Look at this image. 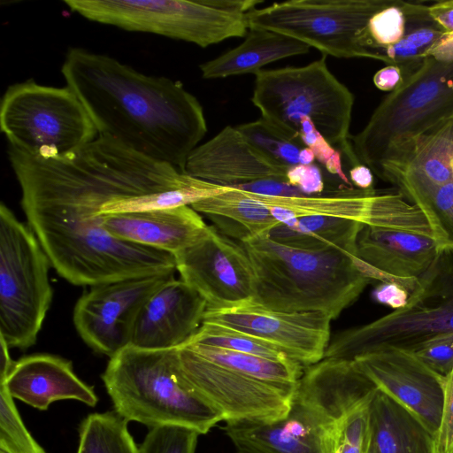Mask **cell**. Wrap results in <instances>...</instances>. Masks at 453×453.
Returning <instances> with one entry per match:
<instances>
[{
    "label": "cell",
    "instance_id": "277c9868",
    "mask_svg": "<svg viewBox=\"0 0 453 453\" xmlns=\"http://www.w3.org/2000/svg\"><path fill=\"white\" fill-rule=\"evenodd\" d=\"M115 411L150 428L178 425L207 434L222 415L184 376L178 349L127 346L113 357L102 375Z\"/></svg>",
    "mask_w": 453,
    "mask_h": 453
},
{
    "label": "cell",
    "instance_id": "f6af8a7d",
    "mask_svg": "<svg viewBox=\"0 0 453 453\" xmlns=\"http://www.w3.org/2000/svg\"><path fill=\"white\" fill-rule=\"evenodd\" d=\"M349 174V180L356 188L362 190L374 188L373 173L367 165L358 163L350 167Z\"/></svg>",
    "mask_w": 453,
    "mask_h": 453
},
{
    "label": "cell",
    "instance_id": "7c38bea8",
    "mask_svg": "<svg viewBox=\"0 0 453 453\" xmlns=\"http://www.w3.org/2000/svg\"><path fill=\"white\" fill-rule=\"evenodd\" d=\"M224 430L234 453H336L335 418L319 382L306 368L284 417L226 422Z\"/></svg>",
    "mask_w": 453,
    "mask_h": 453
},
{
    "label": "cell",
    "instance_id": "d6a6232c",
    "mask_svg": "<svg viewBox=\"0 0 453 453\" xmlns=\"http://www.w3.org/2000/svg\"><path fill=\"white\" fill-rule=\"evenodd\" d=\"M236 127L251 145L273 161L287 167L299 165V154L305 146L288 137L263 118Z\"/></svg>",
    "mask_w": 453,
    "mask_h": 453
},
{
    "label": "cell",
    "instance_id": "bcb514c9",
    "mask_svg": "<svg viewBox=\"0 0 453 453\" xmlns=\"http://www.w3.org/2000/svg\"><path fill=\"white\" fill-rule=\"evenodd\" d=\"M426 57H433L440 61H453V32L444 33L427 52Z\"/></svg>",
    "mask_w": 453,
    "mask_h": 453
},
{
    "label": "cell",
    "instance_id": "4316f807",
    "mask_svg": "<svg viewBox=\"0 0 453 453\" xmlns=\"http://www.w3.org/2000/svg\"><path fill=\"white\" fill-rule=\"evenodd\" d=\"M407 27L396 44L380 51V61L401 68L404 79L423 63L427 52L445 33L431 18L428 4L405 1Z\"/></svg>",
    "mask_w": 453,
    "mask_h": 453
},
{
    "label": "cell",
    "instance_id": "ac0fdd59",
    "mask_svg": "<svg viewBox=\"0 0 453 453\" xmlns=\"http://www.w3.org/2000/svg\"><path fill=\"white\" fill-rule=\"evenodd\" d=\"M373 173L420 210L453 180V115L391 150Z\"/></svg>",
    "mask_w": 453,
    "mask_h": 453
},
{
    "label": "cell",
    "instance_id": "8d00e7d4",
    "mask_svg": "<svg viewBox=\"0 0 453 453\" xmlns=\"http://www.w3.org/2000/svg\"><path fill=\"white\" fill-rule=\"evenodd\" d=\"M299 137L305 147L312 150L319 163L330 173L337 175L345 184L351 187L352 184L342 169V152L320 134L308 117H302L300 119Z\"/></svg>",
    "mask_w": 453,
    "mask_h": 453
},
{
    "label": "cell",
    "instance_id": "7bdbcfd3",
    "mask_svg": "<svg viewBox=\"0 0 453 453\" xmlns=\"http://www.w3.org/2000/svg\"><path fill=\"white\" fill-rule=\"evenodd\" d=\"M372 81L380 90L393 92L403 83L404 77L399 66L388 65L376 72Z\"/></svg>",
    "mask_w": 453,
    "mask_h": 453
},
{
    "label": "cell",
    "instance_id": "f35d334b",
    "mask_svg": "<svg viewBox=\"0 0 453 453\" xmlns=\"http://www.w3.org/2000/svg\"><path fill=\"white\" fill-rule=\"evenodd\" d=\"M287 181L307 196L320 195L324 180L320 168L315 165H296L288 168Z\"/></svg>",
    "mask_w": 453,
    "mask_h": 453
},
{
    "label": "cell",
    "instance_id": "484cf974",
    "mask_svg": "<svg viewBox=\"0 0 453 453\" xmlns=\"http://www.w3.org/2000/svg\"><path fill=\"white\" fill-rule=\"evenodd\" d=\"M364 224L342 218L304 216L279 224L267 237L290 247L320 250L338 248L357 256V240Z\"/></svg>",
    "mask_w": 453,
    "mask_h": 453
},
{
    "label": "cell",
    "instance_id": "8fae6325",
    "mask_svg": "<svg viewBox=\"0 0 453 453\" xmlns=\"http://www.w3.org/2000/svg\"><path fill=\"white\" fill-rule=\"evenodd\" d=\"M394 0H288L248 13L249 27L279 33L323 55L335 58L376 56L363 48L359 35L370 19Z\"/></svg>",
    "mask_w": 453,
    "mask_h": 453
},
{
    "label": "cell",
    "instance_id": "d4e9b609",
    "mask_svg": "<svg viewBox=\"0 0 453 453\" xmlns=\"http://www.w3.org/2000/svg\"><path fill=\"white\" fill-rule=\"evenodd\" d=\"M310 46L289 36L251 27L243 42L199 65L203 79L254 73L274 61L308 53Z\"/></svg>",
    "mask_w": 453,
    "mask_h": 453
},
{
    "label": "cell",
    "instance_id": "603a6c76",
    "mask_svg": "<svg viewBox=\"0 0 453 453\" xmlns=\"http://www.w3.org/2000/svg\"><path fill=\"white\" fill-rule=\"evenodd\" d=\"M439 254L432 236L401 229L364 226L357 257L368 265L400 279H417Z\"/></svg>",
    "mask_w": 453,
    "mask_h": 453
},
{
    "label": "cell",
    "instance_id": "74e56055",
    "mask_svg": "<svg viewBox=\"0 0 453 453\" xmlns=\"http://www.w3.org/2000/svg\"><path fill=\"white\" fill-rule=\"evenodd\" d=\"M411 352L428 368L445 377L453 367V333L430 338Z\"/></svg>",
    "mask_w": 453,
    "mask_h": 453
},
{
    "label": "cell",
    "instance_id": "83f0119b",
    "mask_svg": "<svg viewBox=\"0 0 453 453\" xmlns=\"http://www.w3.org/2000/svg\"><path fill=\"white\" fill-rule=\"evenodd\" d=\"M191 207L210 218L234 221L249 236H267L280 224L267 205L250 193L231 187L221 194L193 203Z\"/></svg>",
    "mask_w": 453,
    "mask_h": 453
},
{
    "label": "cell",
    "instance_id": "6da1fadb",
    "mask_svg": "<svg viewBox=\"0 0 453 453\" xmlns=\"http://www.w3.org/2000/svg\"><path fill=\"white\" fill-rule=\"evenodd\" d=\"M7 153L27 225L65 280L91 287L174 273L173 255L109 234L101 210L111 202L185 188L196 178L106 135L58 158L11 145Z\"/></svg>",
    "mask_w": 453,
    "mask_h": 453
},
{
    "label": "cell",
    "instance_id": "60d3db41",
    "mask_svg": "<svg viewBox=\"0 0 453 453\" xmlns=\"http://www.w3.org/2000/svg\"><path fill=\"white\" fill-rule=\"evenodd\" d=\"M240 190L269 196H303L298 188L278 180H260L235 187Z\"/></svg>",
    "mask_w": 453,
    "mask_h": 453
},
{
    "label": "cell",
    "instance_id": "ba28073f",
    "mask_svg": "<svg viewBox=\"0 0 453 453\" xmlns=\"http://www.w3.org/2000/svg\"><path fill=\"white\" fill-rule=\"evenodd\" d=\"M452 115L453 61L426 57L350 142L357 160L373 173L391 150Z\"/></svg>",
    "mask_w": 453,
    "mask_h": 453
},
{
    "label": "cell",
    "instance_id": "8992f818",
    "mask_svg": "<svg viewBox=\"0 0 453 453\" xmlns=\"http://www.w3.org/2000/svg\"><path fill=\"white\" fill-rule=\"evenodd\" d=\"M94 22L150 33L202 48L246 36L248 13L264 0H65Z\"/></svg>",
    "mask_w": 453,
    "mask_h": 453
},
{
    "label": "cell",
    "instance_id": "1f68e13d",
    "mask_svg": "<svg viewBox=\"0 0 453 453\" xmlns=\"http://www.w3.org/2000/svg\"><path fill=\"white\" fill-rule=\"evenodd\" d=\"M407 27L405 1L394 0L376 12L359 35L360 45L380 61V51L399 42Z\"/></svg>",
    "mask_w": 453,
    "mask_h": 453
},
{
    "label": "cell",
    "instance_id": "7a4b0ae2",
    "mask_svg": "<svg viewBox=\"0 0 453 453\" xmlns=\"http://www.w3.org/2000/svg\"><path fill=\"white\" fill-rule=\"evenodd\" d=\"M61 73L98 135L181 172L207 132L201 104L179 81L81 48L67 51Z\"/></svg>",
    "mask_w": 453,
    "mask_h": 453
},
{
    "label": "cell",
    "instance_id": "c3c4849f",
    "mask_svg": "<svg viewBox=\"0 0 453 453\" xmlns=\"http://www.w3.org/2000/svg\"><path fill=\"white\" fill-rule=\"evenodd\" d=\"M315 155L311 149L304 147L299 154V164L300 165H311L315 161Z\"/></svg>",
    "mask_w": 453,
    "mask_h": 453
},
{
    "label": "cell",
    "instance_id": "7402d4cb",
    "mask_svg": "<svg viewBox=\"0 0 453 453\" xmlns=\"http://www.w3.org/2000/svg\"><path fill=\"white\" fill-rule=\"evenodd\" d=\"M0 385L13 398L41 411L58 400L73 399L90 407L98 401L93 388L74 373L72 362L51 354L20 358Z\"/></svg>",
    "mask_w": 453,
    "mask_h": 453
},
{
    "label": "cell",
    "instance_id": "52a82bcc",
    "mask_svg": "<svg viewBox=\"0 0 453 453\" xmlns=\"http://www.w3.org/2000/svg\"><path fill=\"white\" fill-rule=\"evenodd\" d=\"M453 333V250L439 252L418 278L407 304L330 340L324 358L354 360L380 349L412 351L423 342Z\"/></svg>",
    "mask_w": 453,
    "mask_h": 453
},
{
    "label": "cell",
    "instance_id": "f546056e",
    "mask_svg": "<svg viewBox=\"0 0 453 453\" xmlns=\"http://www.w3.org/2000/svg\"><path fill=\"white\" fill-rule=\"evenodd\" d=\"M76 453H140L127 429V421L116 411L93 413L81 424Z\"/></svg>",
    "mask_w": 453,
    "mask_h": 453
},
{
    "label": "cell",
    "instance_id": "2e32d148",
    "mask_svg": "<svg viewBox=\"0 0 453 453\" xmlns=\"http://www.w3.org/2000/svg\"><path fill=\"white\" fill-rule=\"evenodd\" d=\"M331 320L320 311H277L252 300L222 309H207L203 318V321L267 342L304 367L324 358L330 342Z\"/></svg>",
    "mask_w": 453,
    "mask_h": 453
},
{
    "label": "cell",
    "instance_id": "ee69618b",
    "mask_svg": "<svg viewBox=\"0 0 453 453\" xmlns=\"http://www.w3.org/2000/svg\"><path fill=\"white\" fill-rule=\"evenodd\" d=\"M428 12L445 32H453V0L434 2L428 4Z\"/></svg>",
    "mask_w": 453,
    "mask_h": 453
},
{
    "label": "cell",
    "instance_id": "9a60e30c",
    "mask_svg": "<svg viewBox=\"0 0 453 453\" xmlns=\"http://www.w3.org/2000/svg\"><path fill=\"white\" fill-rule=\"evenodd\" d=\"M174 258L181 280L205 299L207 309L234 306L254 296L255 276L246 250L213 226Z\"/></svg>",
    "mask_w": 453,
    "mask_h": 453
},
{
    "label": "cell",
    "instance_id": "9c48e42d",
    "mask_svg": "<svg viewBox=\"0 0 453 453\" xmlns=\"http://www.w3.org/2000/svg\"><path fill=\"white\" fill-rule=\"evenodd\" d=\"M0 128L9 145L46 159L71 154L98 136L86 108L68 86H45L32 80L6 89Z\"/></svg>",
    "mask_w": 453,
    "mask_h": 453
},
{
    "label": "cell",
    "instance_id": "3957f363",
    "mask_svg": "<svg viewBox=\"0 0 453 453\" xmlns=\"http://www.w3.org/2000/svg\"><path fill=\"white\" fill-rule=\"evenodd\" d=\"M241 242L255 276L251 300L269 309L320 311L334 319L372 282L361 271L362 260L342 249L308 250L267 236Z\"/></svg>",
    "mask_w": 453,
    "mask_h": 453
},
{
    "label": "cell",
    "instance_id": "f1b7e54d",
    "mask_svg": "<svg viewBox=\"0 0 453 453\" xmlns=\"http://www.w3.org/2000/svg\"><path fill=\"white\" fill-rule=\"evenodd\" d=\"M181 347L217 364L278 384L297 386L304 370V366L292 359L273 360L197 343H187Z\"/></svg>",
    "mask_w": 453,
    "mask_h": 453
},
{
    "label": "cell",
    "instance_id": "5bb4252c",
    "mask_svg": "<svg viewBox=\"0 0 453 453\" xmlns=\"http://www.w3.org/2000/svg\"><path fill=\"white\" fill-rule=\"evenodd\" d=\"M173 274L126 279L91 286L78 299L73 323L81 339L110 357L131 343L138 315Z\"/></svg>",
    "mask_w": 453,
    "mask_h": 453
},
{
    "label": "cell",
    "instance_id": "d590c367",
    "mask_svg": "<svg viewBox=\"0 0 453 453\" xmlns=\"http://www.w3.org/2000/svg\"><path fill=\"white\" fill-rule=\"evenodd\" d=\"M200 434L190 427L164 425L150 428L140 453H195Z\"/></svg>",
    "mask_w": 453,
    "mask_h": 453
},
{
    "label": "cell",
    "instance_id": "ab89813d",
    "mask_svg": "<svg viewBox=\"0 0 453 453\" xmlns=\"http://www.w3.org/2000/svg\"><path fill=\"white\" fill-rule=\"evenodd\" d=\"M436 453H453V367L445 376L444 403Z\"/></svg>",
    "mask_w": 453,
    "mask_h": 453
},
{
    "label": "cell",
    "instance_id": "e575fe53",
    "mask_svg": "<svg viewBox=\"0 0 453 453\" xmlns=\"http://www.w3.org/2000/svg\"><path fill=\"white\" fill-rule=\"evenodd\" d=\"M420 211L426 219L439 252L453 250V180L441 186Z\"/></svg>",
    "mask_w": 453,
    "mask_h": 453
},
{
    "label": "cell",
    "instance_id": "d6986e66",
    "mask_svg": "<svg viewBox=\"0 0 453 453\" xmlns=\"http://www.w3.org/2000/svg\"><path fill=\"white\" fill-rule=\"evenodd\" d=\"M206 310L207 302L196 290L173 277L141 310L130 346L152 350L179 349L198 331Z\"/></svg>",
    "mask_w": 453,
    "mask_h": 453
},
{
    "label": "cell",
    "instance_id": "4dcf8cb0",
    "mask_svg": "<svg viewBox=\"0 0 453 453\" xmlns=\"http://www.w3.org/2000/svg\"><path fill=\"white\" fill-rule=\"evenodd\" d=\"M187 343L210 345L273 360L291 359L280 349L267 342L207 321L203 322L198 331Z\"/></svg>",
    "mask_w": 453,
    "mask_h": 453
},
{
    "label": "cell",
    "instance_id": "f907efd6",
    "mask_svg": "<svg viewBox=\"0 0 453 453\" xmlns=\"http://www.w3.org/2000/svg\"><path fill=\"white\" fill-rule=\"evenodd\" d=\"M0 453H4V452L0 451Z\"/></svg>",
    "mask_w": 453,
    "mask_h": 453
},
{
    "label": "cell",
    "instance_id": "e0dca14e",
    "mask_svg": "<svg viewBox=\"0 0 453 453\" xmlns=\"http://www.w3.org/2000/svg\"><path fill=\"white\" fill-rule=\"evenodd\" d=\"M376 387L414 414L436 437L441 427L445 377L412 352L388 347L354 359Z\"/></svg>",
    "mask_w": 453,
    "mask_h": 453
},
{
    "label": "cell",
    "instance_id": "ffe728a7",
    "mask_svg": "<svg viewBox=\"0 0 453 453\" xmlns=\"http://www.w3.org/2000/svg\"><path fill=\"white\" fill-rule=\"evenodd\" d=\"M288 168L261 153L236 127L227 126L191 152L183 173L213 184L235 188L260 180L288 182Z\"/></svg>",
    "mask_w": 453,
    "mask_h": 453
},
{
    "label": "cell",
    "instance_id": "836d02e7",
    "mask_svg": "<svg viewBox=\"0 0 453 453\" xmlns=\"http://www.w3.org/2000/svg\"><path fill=\"white\" fill-rule=\"evenodd\" d=\"M13 397L0 385V451L4 453H45L26 428Z\"/></svg>",
    "mask_w": 453,
    "mask_h": 453
},
{
    "label": "cell",
    "instance_id": "5b68a950",
    "mask_svg": "<svg viewBox=\"0 0 453 453\" xmlns=\"http://www.w3.org/2000/svg\"><path fill=\"white\" fill-rule=\"evenodd\" d=\"M255 76L251 102L261 118L303 143L299 122L308 117L351 166L360 163L349 134L354 96L328 69L326 55L303 66L260 70Z\"/></svg>",
    "mask_w": 453,
    "mask_h": 453
},
{
    "label": "cell",
    "instance_id": "44dd1931",
    "mask_svg": "<svg viewBox=\"0 0 453 453\" xmlns=\"http://www.w3.org/2000/svg\"><path fill=\"white\" fill-rule=\"evenodd\" d=\"M103 215V226L111 236L173 256L195 244L208 228L189 205Z\"/></svg>",
    "mask_w": 453,
    "mask_h": 453
},
{
    "label": "cell",
    "instance_id": "681fc988",
    "mask_svg": "<svg viewBox=\"0 0 453 453\" xmlns=\"http://www.w3.org/2000/svg\"><path fill=\"white\" fill-rule=\"evenodd\" d=\"M366 453H372V449H371V447H370V443H369V447H368V449H367Z\"/></svg>",
    "mask_w": 453,
    "mask_h": 453
},
{
    "label": "cell",
    "instance_id": "30bf717a",
    "mask_svg": "<svg viewBox=\"0 0 453 453\" xmlns=\"http://www.w3.org/2000/svg\"><path fill=\"white\" fill-rule=\"evenodd\" d=\"M50 259L32 229L0 204V336L8 347L33 346L50 307Z\"/></svg>",
    "mask_w": 453,
    "mask_h": 453
},
{
    "label": "cell",
    "instance_id": "7dc6e473",
    "mask_svg": "<svg viewBox=\"0 0 453 453\" xmlns=\"http://www.w3.org/2000/svg\"><path fill=\"white\" fill-rule=\"evenodd\" d=\"M9 349L5 341L1 337L0 383L7 379L15 364L10 356Z\"/></svg>",
    "mask_w": 453,
    "mask_h": 453
},
{
    "label": "cell",
    "instance_id": "b9f144b4",
    "mask_svg": "<svg viewBox=\"0 0 453 453\" xmlns=\"http://www.w3.org/2000/svg\"><path fill=\"white\" fill-rule=\"evenodd\" d=\"M410 292L394 282H380L372 292L374 302L385 304L394 311L403 308L408 302Z\"/></svg>",
    "mask_w": 453,
    "mask_h": 453
},
{
    "label": "cell",
    "instance_id": "cb8c5ba5",
    "mask_svg": "<svg viewBox=\"0 0 453 453\" xmlns=\"http://www.w3.org/2000/svg\"><path fill=\"white\" fill-rule=\"evenodd\" d=\"M370 447L372 453H436V437L378 388L370 403Z\"/></svg>",
    "mask_w": 453,
    "mask_h": 453
},
{
    "label": "cell",
    "instance_id": "4fadbf2b",
    "mask_svg": "<svg viewBox=\"0 0 453 453\" xmlns=\"http://www.w3.org/2000/svg\"><path fill=\"white\" fill-rule=\"evenodd\" d=\"M182 372L222 415L223 421H273L290 410L297 386L278 384L249 375L180 347Z\"/></svg>",
    "mask_w": 453,
    "mask_h": 453
}]
</instances>
